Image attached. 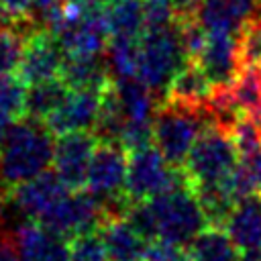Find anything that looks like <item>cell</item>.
<instances>
[{"mask_svg":"<svg viewBox=\"0 0 261 261\" xmlns=\"http://www.w3.org/2000/svg\"><path fill=\"white\" fill-rule=\"evenodd\" d=\"M55 141L43 120L16 118L0 147V188L12 190L53 165Z\"/></svg>","mask_w":261,"mask_h":261,"instance_id":"6da1fadb","label":"cell"},{"mask_svg":"<svg viewBox=\"0 0 261 261\" xmlns=\"http://www.w3.org/2000/svg\"><path fill=\"white\" fill-rule=\"evenodd\" d=\"M145 202L153 214L157 239L175 245H190V241L208 226L202 204L194 188L188 184L184 171L171 188Z\"/></svg>","mask_w":261,"mask_h":261,"instance_id":"7a4b0ae2","label":"cell"},{"mask_svg":"<svg viewBox=\"0 0 261 261\" xmlns=\"http://www.w3.org/2000/svg\"><path fill=\"white\" fill-rule=\"evenodd\" d=\"M212 124L208 108H190L171 102H161L153 120V143L165 161L181 169L200 133Z\"/></svg>","mask_w":261,"mask_h":261,"instance_id":"3957f363","label":"cell"},{"mask_svg":"<svg viewBox=\"0 0 261 261\" xmlns=\"http://www.w3.org/2000/svg\"><path fill=\"white\" fill-rule=\"evenodd\" d=\"M188 61L177 22L161 31H145L139 39V80L163 102L173 75Z\"/></svg>","mask_w":261,"mask_h":261,"instance_id":"277c9868","label":"cell"},{"mask_svg":"<svg viewBox=\"0 0 261 261\" xmlns=\"http://www.w3.org/2000/svg\"><path fill=\"white\" fill-rule=\"evenodd\" d=\"M239 159L232 137L216 124H208L196 139L181 171L192 188L212 186L224 181Z\"/></svg>","mask_w":261,"mask_h":261,"instance_id":"5b68a950","label":"cell"},{"mask_svg":"<svg viewBox=\"0 0 261 261\" xmlns=\"http://www.w3.org/2000/svg\"><path fill=\"white\" fill-rule=\"evenodd\" d=\"M179 177L181 169L171 167L155 145H147L128 153L124 194L130 202H143L165 192Z\"/></svg>","mask_w":261,"mask_h":261,"instance_id":"8992f818","label":"cell"},{"mask_svg":"<svg viewBox=\"0 0 261 261\" xmlns=\"http://www.w3.org/2000/svg\"><path fill=\"white\" fill-rule=\"evenodd\" d=\"M104 218V206L92 192L71 190L39 224L65 239H75L80 234L96 232Z\"/></svg>","mask_w":261,"mask_h":261,"instance_id":"52a82bcc","label":"cell"},{"mask_svg":"<svg viewBox=\"0 0 261 261\" xmlns=\"http://www.w3.org/2000/svg\"><path fill=\"white\" fill-rule=\"evenodd\" d=\"M69 192L71 188H67L53 169H47L45 173L12 188L10 208L22 218V222H41Z\"/></svg>","mask_w":261,"mask_h":261,"instance_id":"ba28073f","label":"cell"},{"mask_svg":"<svg viewBox=\"0 0 261 261\" xmlns=\"http://www.w3.org/2000/svg\"><path fill=\"white\" fill-rule=\"evenodd\" d=\"M126 151L118 143H104L100 141L96 145V151L92 155L86 188L92 192L100 202L124 194L126 184Z\"/></svg>","mask_w":261,"mask_h":261,"instance_id":"9c48e42d","label":"cell"},{"mask_svg":"<svg viewBox=\"0 0 261 261\" xmlns=\"http://www.w3.org/2000/svg\"><path fill=\"white\" fill-rule=\"evenodd\" d=\"M102 96L104 90H71L63 104L43 122L57 137L69 133H94L102 110Z\"/></svg>","mask_w":261,"mask_h":261,"instance_id":"30bf717a","label":"cell"},{"mask_svg":"<svg viewBox=\"0 0 261 261\" xmlns=\"http://www.w3.org/2000/svg\"><path fill=\"white\" fill-rule=\"evenodd\" d=\"M96 145L98 143L94 133H69L61 135L55 141L53 171L67 188L82 190L86 186L88 167L96 151Z\"/></svg>","mask_w":261,"mask_h":261,"instance_id":"8fae6325","label":"cell"},{"mask_svg":"<svg viewBox=\"0 0 261 261\" xmlns=\"http://www.w3.org/2000/svg\"><path fill=\"white\" fill-rule=\"evenodd\" d=\"M65 61V51L57 43V39L41 31L27 39L20 65L16 69V75L22 80V84H39L53 77H59L61 67Z\"/></svg>","mask_w":261,"mask_h":261,"instance_id":"7c38bea8","label":"cell"},{"mask_svg":"<svg viewBox=\"0 0 261 261\" xmlns=\"http://www.w3.org/2000/svg\"><path fill=\"white\" fill-rule=\"evenodd\" d=\"M196 63L202 67L212 86H228L243 69L239 55V37L208 33V41Z\"/></svg>","mask_w":261,"mask_h":261,"instance_id":"4fadbf2b","label":"cell"},{"mask_svg":"<svg viewBox=\"0 0 261 261\" xmlns=\"http://www.w3.org/2000/svg\"><path fill=\"white\" fill-rule=\"evenodd\" d=\"M14 245L20 261H69L67 239L33 220L14 228Z\"/></svg>","mask_w":261,"mask_h":261,"instance_id":"5bb4252c","label":"cell"},{"mask_svg":"<svg viewBox=\"0 0 261 261\" xmlns=\"http://www.w3.org/2000/svg\"><path fill=\"white\" fill-rule=\"evenodd\" d=\"M261 0H202L198 22L208 33L239 37L245 24L259 12Z\"/></svg>","mask_w":261,"mask_h":261,"instance_id":"9a60e30c","label":"cell"},{"mask_svg":"<svg viewBox=\"0 0 261 261\" xmlns=\"http://www.w3.org/2000/svg\"><path fill=\"white\" fill-rule=\"evenodd\" d=\"M222 228L241 251L261 249V192L234 202Z\"/></svg>","mask_w":261,"mask_h":261,"instance_id":"2e32d148","label":"cell"},{"mask_svg":"<svg viewBox=\"0 0 261 261\" xmlns=\"http://www.w3.org/2000/svg\"><path fill=\"white\" fill-rule=\"evenodd\" d=\"M110 261H143L147 239L128 222L126 216H110L98 228Z\"/></svg>","mask_w":261,"mask_h":261,"instance_id":"e0dca14e","label":"cell"},{"mask_svg":"<svg viewBox=\"0 0 261 261\" xmlns=\"http://www.w3.org/2000/svg\"><path fill=\"white\" fill-rule=\"evenodd\" d=\"M214 86L202 71V67L196 61H186L181 69L173 75L167 94L163 102L179 104V106H190V108H202L206 106Z\"/></svg>","mask_w":261,"mask_h":261,"instance_id":"ac0fdd59","label":"cell"},{"mask_svg":"<svg viewBox=\"0 0 261 261\" xmlns=\"http://www.w3.org/2000/svg\"><path fill=\"white\" fill-rule=\"evenodd\" d=\"M59 77L69 90H104L112 84L106 57L102 55H65Z\"/></svg>","mask_w":261,"mask_h":261,"instance_id":"d6986e66","label":"cell"},{"mask_svg":"<svg viewBox=\"0 0 261 261\" xmlns=\"http://www.w3.org/2000/svg\"><path fill=\"white\" fill-rule=\"evenodd\" d=\"M114 92L124 112L126 124H153L159 100L139 77L116 80Z\"/></svg>","mask_w":261,"mask_h":261,"instance_id":"ffe728a7","label":"cell"},{"mask_svg":"<svg viewBox=\"0 0 261 261\" xmlns=\"http://www.w3.org/2000/svg\"><path fill=\"white\" fill-rule=\"evenodd\" d=\"M104 16L110 39L139 41L145 33L143 0H110L104 4Z\"/></svg>","mask_w":261,"mask_h":261,"instance_id":"44dd1931","label":"cell"},{"mask_svg":"<svg viewBox=\"0 0 261 261\" xmlns=\"http://www.w3.org/2000/svg\"><path fill=\"white\" fill-rule=\"evenodd\" d=\"M241 249L222 226L210 224L198 232L188 245L190 261H239Z\"/></svg>","mask_w":261,"mask_h":261,"instance_id":"7402d4cb","label":"cell"},{"mask_svg":"<svg viewBox=\"0 0 261 261\" xmlns=\"http://www.w3.org/2000/svg\"><path fill=\"white\" fill-rule=\"evenodd\" d=\"M69 86L61 77H53L47 82L31 84L24 96V114L35 120H45L51 112H55L63 100L69 96Z\"/></svg>","mask_w":261,"mask_h":261,"instance_id":"603a6c76","label":"cell"},{"mask_svg":"<svg viewBox=\"0 0 261 261\" xmlns=\"http://www.w3.org/2000/svg\"><path fill=\"white\" fill-rule=\"evenodd\" d=\"M230 94L245 116L255 118L261 112V65H247L230 84Z\"/></svg>","mask_w":261,"mask_h":261,"instance_id":"cb8c5ba5","label":"cell"},{"mask_svg":"<svg viewBox=\"0 0 261 261\" xmlns=\"http://www.w3.org/2000/svg\"><path fill=\"white\" fill-rule=\"evenodd\" d=\"M106 63L112 82L139 77V41L110 39L106 47Z\"/></svg>","mask_w":261,"mask_h":261,"instance_id":"d4e9b609","label":"cell"},{"mask_svg":"<svg viewBox=\"0 0 261 261\" xmlns=\"http://www.w3.org/2000/svg\"><path fill=\"white\" fill-rule=\"evenodd\" d=\"M24 43H27V39L20 33H16L14 29H10V27L0 29V75L16 73L20 59H22Z\"/></svg>","mask_w":261,"mask_h":261,"instance_id":"484cf974","label":"cell"},{"mask_svg":"<svg viewBox=\"0 0 261 261\" xmlns=\"http://www.w3.org/2000/svg\"><path fill=\"white\" fill-rule=\"evenodd\" d=\"M27 84L12 73V75H0V108L10 112L14 118H20L24 114V90Z\"/></svg>","mask_w":261,"mask_h":261,"instance_id":"4316f807","label":"cell"},{"mask_svg":"<svg viewBox=\"0 0 261 261\" xmlns=\"http://www.w3.org/2000/svg\"><path fill=\"white\" fill-rule=\"evenodd\" d=\"M239 55L243 67L261 65V18H253L239 35Z\"/></svg>","mask_w":261,"mask_h":261,"instance_id":"83f0119b","label":"cell"},{"mask_svg":"<svg viewBox=\"0 0 261 261\" xmlns=\"http://www.w3.org/2000/svg\"><path fill=\"white\" fill-rule=\"evenodd\" d=\"M69 261H110L106 247L96 232L80 234L69 243Z\"/></svg>","mask_w":261,"mask_h":261,"instance_id":"f1b7e54d","label":"cell"},{"mask_svg":"<svg viewBox=\"0 0 261 261\" xmlns=\"http://www.w3.org/2000/svg\"><path fill=\"white\" fill-rule=\"evenodd\" d=\"M234 145H237V151H239V157H249L253 155L257 149H261V130L257 126V122L251 118V116H243L237 126L232 128L230 133Z\"/></svg>","mask_w":261,"mask_h":261,"instance_id":"f546056e","label":"cell"},{"mask_svg":"<svg viewBox=\"0 0 261 261\" xmlns=\"http://www.w3.org/2000/svg\"><path fill=\"white\" fill-rule=\"evenodd\" d=\"M145 31H161L175 24L173 0H143Z\"/></svg>","mask_w":261,"mask_h":261,"instance_id":"4dcf8cb0","label":"cell"},{"mask_svg":"<svg viewBox=\"0 0 261 261\" xmlns=\"http://www.w3.org/2000/svg\"><path fill=\"white\" fill-rule=\"evenodd\" d=\"M143 261H190V257L188 251L181 249V245L163 239H153L147 243Z\"/></svg>","mask_w":261,"mask_h":261,"instance_id":"1f68e13d","label":"cell"},{"mask_svg":"<svg viewBox=\"0 0 261 261\" xmlns=\"http://www.w3.org/2000/svg\"><path fill=\"white\" fill-rule=\"evenodd\" d=\"M35 0H0V20L2 27H8L12 20L27 16Z\"/></svg>","mask_w":261,"mask_h":261,"instance_id":"d6a6232c","label":"cell"},{"mask_svg":"<svg viewBox=\"0 0 261 261\" xmlns=\"http://www.w3.org/2000/svg\"><path fill=\"white\" fill-rule=\"evenodd\" d=\"M200 4H202V0H173V8H175V22H184V20L198 18Z\"/></svg>","mask_w":261,"mask_h":261,"instance_id":"836d02e7","label":"cell"},{"mask_svg":"<svg viewBox=\"0 0 261 261\" xmlns=\"http://www.w3.org/2000/svg\"><path fill=\"white\" fill-rule=\"evenodd\" d=\"M241 161L245 163V167H247V171L251 173V177H253L257 190L261 192V149H257V151H255L253 155H249V157H243Z\"/></svg>","mask_w":261,"mask_h":261,"instance_id":"e575fe53","label":"cell"},{"mask_svg":"<svg viewBox=\"0 0 261 261\" xmlns=\"http://www.w3.org/2000/svg\"><path fill=\"white\" fill-rule=\"evenodd\" d=\"M0 261H20V255L16 251L14 241L0 237Z\"/></svg>","mask_w":261,"mask_h":261,"instance_id":"d590c367","label":"cell"},{"mask_svg":"<svg viewBox=\"0 0 261 261\" xmlns=\"http://www.w3.org/2000/svg\"><path fill=\"white\" fill-rule=\"evenodd\" d=\"M12 124H14V116L0 108V147H2V143H4V139H6V135H8Z\"/></svg>","mask_w":261,"mask_h":261,"instance_id":"8d00e7d4","label":"cell"},{"mask_svg":"<svg viewBox=\"0 0 261 261\" xmlns=\"http://www.w3.org/2000/svg\"><path fill=\"white\" fill-rule=\"evenodd\" d=\"M239 261H261V249L259 251H243Z\"/></svg>","mask_w":261,"mask_h":261,"instance_id":"74e56055","label":"cell"},{"mask_svg":"<svg viewBox=\"0 0 261 261\" xmlns=\"http://www.w3.org/2000/svg\"><path fill=\"white\" fill-rule=\"evenodd\" d=\"M253 120H255V122H257V126H259V130H261V112H259V114H257V116H255V118H253Z\"/></svg>","mask_w":261,"mask_h":261,"instance_id":"f35d334b","label":"cell"},{"mask_svg":"<svg viewBox=\"0 0 261 261\" xmlns=\"http://www.w3.org/2000/svg\"><path fill=\"white\" fill-rule=\"evenodd\" d=\"M0 29H2V20H0Z\"/></svg>","mask_w":261,"mask_h":261,"instance_id":"ab89813d","label":"cell"}]
</instances>
